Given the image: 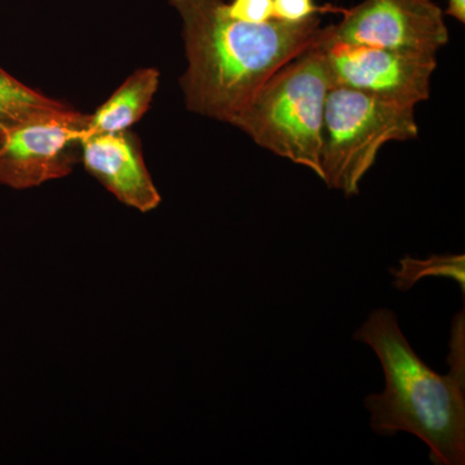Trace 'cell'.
<instances>
[{"mask_svg":"<svg viewBox=\"0 0 465 465\" xmlns=\"http://www.w3.org/2000/svg\"><path fill=\"white\" fill-rule=\"evenodd\" d=\"M183 23L186 108L231 124L281 67L322 41L320 17L250 24L232 17L226 0H168Z\"/></svg>","mask_w":465,"mask_h":465,"instance_id":"obj_1","label":"cell"},{"mask_svg":"<svg viewBox=\"0 0 465 465\" xmlns=\"http://www.w3.org/2000/svg\"><path fill=\"white\" fill-rule=\"evenodd\" d=\"M354 339L372 348L384 370V391L365 399L374 432L414 434L430 448L433 464H465L464 314L455 318L448 375L425 365L391 309L372 312Z\"/></svg>","mask_w":465,"mask_h":465,"instance_id":"obj_2","label":"cell"},{"mask_svg":"<svg viewBox=\"0 0 465 465\" xmlns=\"http://www.w3.org/2000/svg\"><path fill=\"white\" fill-rule=\"evenodd\" d=\"M400 269H391L394 286L407 291L425 277L452 278L465 290V256L464 255H432L425 260L407 258L401 260Z\"/></svg>","mask_w":465,"mask_h":465,"instance_id":"obj_11","label":"cell"},{"mask_svg":"<svg viewBox=\"0 0 465 465\" xmlns=\"http://www.w3.org/2000/svg\"><path fill=\"white\" fill-rule=\"evenodd\" d=\"M344 8L332 5H318L314 0H273L275 20L284 23H302L323 14L341 15Z\"/></svg>","mask_w":465,"mask_h":465,"instance_id":"obj_12","label":"cell"},{"mask_svg":"<svg viewBox=\"0 0 465 465\" xmlns=\"http://www.w3.org/2000/svg\"><path fill=\"white\" fill-rule=\"evenodd\" d=\"M87 119L67 106L0 130V185L21 191L67 176Z\"/></svg>","mask_w":465,"mask_h":465,"instance_id":"obj_6","label":"cell"},{"mask_svg":"<svg viewBox=\"0 0 465 465\" xmlns=\"http://www.w3.org/2000/svg\"><path fill=\"white\" fill-rule=\"evenodd\" d=\"M331 87L317 43L275 72L231 124L262 149L320 177L324 105Z\"/></svg>","mask_w":465,"mask_h":465,"instance_id":"obj_3","label":"cell"},{"mask_svg":"<svg viewBox=\"0 0 465 465\" xmlns=\"http://www.w3.org/2000/svg\"><path fill=\"white\" fill-rule=\"evenodd\" d=\"M443 14L458 20L459 23H465V0H448V8Z\"/></svg>","mask_w":465,"mask_h":465,"instance_id":"obj_14","label":"cell"},{"mask_svg":"<svg viewBox=\"0 0 465 465\" xmlns=\"http://www.w3.org/2000/svg\"><path fill=\"white\" fill-rule=\"evenodd\" d=\"M159 79L161 75L157 69L143 67L136 70L94 114L88 115L84 136L121 133L139 122L157 94Z\"/></svg>","mask_w":465,"mask_h":465,"instance_id":"obj_9","label":"cell"},{"mask_svg":"<svg viewBox=\"0 0 465 465\" xmlns=\"http://www.w3.org/2000/svg\"><path fill=\"white\" fill-rule=\"evenodd\" d=\"M79 150L85 170L125 206L145 213L161 204L139 139L130 131L85 134Z\"/></svg>","mask_w":465,"mask_h":465,"instance_id":"obj_8","label":"cell"},{"mask_svg":"<svg viewBox=\"0 0 465 465\" xmlns=\"http://www.w3.org/2000/svg\"><path fill=\"white\" fill-rule=\"evenodd\" d=\"M443 15L433 0H363L344 9L338 25L323 27L321 43L436 56L450 38Z\"/></svg>","mask_w":465,"mask_h":465,"instance_id":"obj_5","label":"cell"},{"mask_svg":"<svg viewBox=\"0 0 465 465\" xmlns=\"http://www.w3.org/2000/svg\"><path fill=\"white\" fill-rule=\"evenodd\" d=\"M232 17L250 24H264L273 20V0H232L228 2Z\"/></svg>","mask_w":465,"mask_h":465,"instance_id":"obj_13","label":"cell"},{"mask_svg":"<svg viewBox=\"0 0 465 465\" xmlns=\"http://www.w3.org/2000/svg\"><path fill=\"white\" fill-rule=\"evenodd\" d=\"M418 134L414 108L332 85L324 105L320 179L347 197L357 195L382 146Z\"/></svg>","mask_w":465,"mask_h":465,"instance_id":"obj_4","label":"cell"},{"mask_svg":"<svg viewBox=\"0 0 465 465\" xmlns=\"http://www.w3.org/2000/svg\"><path fill=\"white\" fill-rule=\"evenodd\" d=\"M320 45L332 85L410 108L430 99L436 56L341 43Z\"/></svg>","mask_w":465,"mask_h":465,"instance_id":"obj_7","label":"cell"},{"mask_svg":"<svg viewBox=\"0 0 465 465\" xmlns=\"http://www.w3.org/2000/svg\"><path fill=\"white\" fill-rule=\"evenodd\" d=\"M65 108V104L32 90L0 67V130Z\"/></svg>","mask_w":465,"mask_h":465,"instance_id":"obj_10","label":"cell"}]
</instances>
